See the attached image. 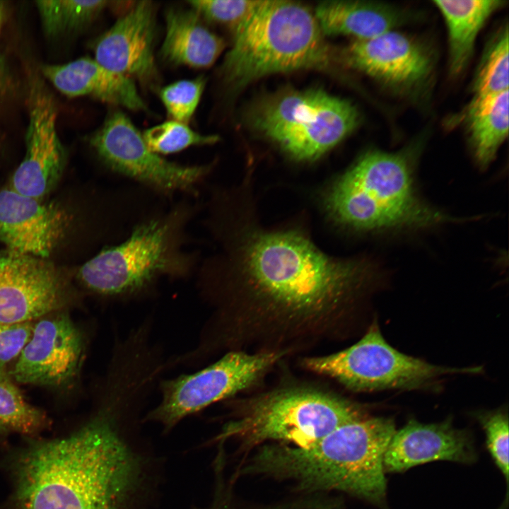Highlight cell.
I'll return each mask as SVG.
<instances>
[{
  "instance_id": "23",
  "label": "cell",
  "mask_w": 509,
  "mask_h": 509,
  "mask_svg": "<svg viewBox=\"0 0 509 509\" xmlns=\"http://www.w3.org/2000/svg\"><path fill=\"white\" fill-rule=\"evenodd\" d=\"M445 21L448 38L449 70L460 74L471 60L476 37L489 17L504 6L501 0L433 1Z\"/></svg>"
},
{
  "instance_id": "6",
  "label": "cell",
  "mask_w": 509,
  "mask_h": 509,
  "mask_svg": "<svg viewBox=\"0 0 509 509\" xmlns=\"http://www.w3.org/2000/svg\"><path fill=\"white\" fill-rule=\"evenodd\" d=\"M413 163L406 151L371 150L328 189L324 204L340 223L375 231L420 228L448 221L417 195Z\"/></svg>"
},
{
  "instance_id": "7",
  "label": "cell",
  "mask_w": 509,
  "mask_h": 509,
  "mask_svg": "<svg viewBox=\"0 0 509 509\" xmlns=\"http://www.w3.org/2000/svg\"><path fill=\"white\" fill-rule=\"evenodd\" d=\"M230 416L215 440L234 439L249 450L270 443L306 447L367 416L357 404L333 391L296 384L238 401Z\"/></svg>"
},
{
  "instance_id": "26",
  "label": "cell",
  "mask_w": 509,
  "mask_h": 509,
  "mask_svg": "<svg viewBox=\"0 0 509 509\" xmlns=\"http://www.w3.org/2000/svg\"><path fill=\"white\" fill-rule=\"evenodd\" d=\"M49 424L46 414L25 400L10 378L0 380V433L37 437Z\"/></svg>"
},
{
  "instance_id": "18",
  "label": "cell",
  "mask_w": 509,
  "mask_h": 509,
  "mask_svg": "<svg viewBox=\"0 0 509 509\" xmlns=\"http://www.w3.org/2000/svg\"><path fill=\"white\" fill-rule=\"evenodd\" d=\"M476 452L469 431L455 428L452 419L435 423L409 420L393 435L384 456L385 471L402 472L436 460L470 464Z\"/></svg>"
},
{
  "instance_id": "29",
  "label": "cell",
  "mask_w": 509,
  "mask_h": 509,
  "mask_svg": "<svg viewBox=\"0 0 509 509\" xmlns=\"http://www.w3.org/2000/svg\"><path fill=\"white\" fill-rule=\"evenodd\" d=\"M477 419L486 434V446L495 464L508 481V417L501 411L480 414Z\"/></svg>"
},
{
  "instance_id": "4",
  "label": "cell",
  "mask_w": 509,
  "mask_h": 509,
  "mask_svg": "<svg viewBox=\"0 0 509 509\" xmlns=\"http://www.w3.org/2000/svg\"><path fill=\"white\" fill-rule=\"evenodd\" d=\"M198 210V203L183 199L150 213L86 260L76 272L79 282L104 301L124 303L152 296L164 279L190 277L200 260L188 249L187 230Z\"/></svg>"
},
{
  "instance_id": "33",
  "label": "cell",
  "mask_w": 509,
  "mask_h": 509,
  "mask_svg": "<svg viewBox=\"0 0 509 509\" xmlns=\"http://www.w3.org/2000/svg\"><path fill=\"white\" fill-rule=\"evenodd\" d=\"M3 16H4V5H3V2L0 1V26H1V22H2Z\"/></svg>"
},
{
  "instance_id": "14",
  "label": "cell",
  "mask_w": 509,
  "mask_h": 509,
  "mask_svg": "<svg viewBox=\"0 0 509 509\" xmlns=\"http://www.w3.org/2000/svg\"><path fill=\"white\" fill-rule=\"evenodd\" d=\"M86 351L85 333L67 313L45 317L34 324L10 373L23 384L69 385L79 377Z\"/></svg>"
},
{
  "instance_id": "3",
  "label": "cell",
  "mask_w": 509,
  "mask_h": 509,
  "mask_svg": "<svg viewBox=\"0 0 509 509\" xmlns=\"http://www.w3.org/2000/svg\"><path fill=\"white\" fill-rule=\"evenodd\" d=\"M395 431L392 419L365 416L306 447L259 446L237 474L286 481L305 493H344L384 507V456Z\"/></svg>"
},
{
  "instance_id": "5",
  "label": "cell",
  "mask_w": 509,
  "mask_h": 509,
  "mask_svg": "<svg viewBox=\"0 0 509 509\" xmlns=\"http://www.w3.org/2000/svg\"><path fill=\"white\" fill-rule=\"evenodd\" d=\"M334 59L308 7L291 1H258L234 29L222 73L229 85L239 88L269 74L328 69Z\"/></svg>"
},
{
  "instance_id": "10",
  "label": "cell",
  "mask_w": 509,
  "mask_h": 509,
  "mask_svg": "<svg viewBox=\"0 0 509 509\" xmlns=\"http://www.w3.org/2000/svg\"><path fill=\"white\" fill-rule=\"evenodd\" d=\"M305 370L330 378L356 392L415 389L444 375L476 373L479 368H451L406 355L390 345L374 322L352 346L329 355L305 357Z\"/></svg>"
},
{
  "instance_id": "8",
  "label": "cell",
  "mask_w": 509,
  "mask_h": 509,
  "mask_svg": "<svg viewBox=\"0 0 509 509\" xmlns=\"http://www.w3.org/2000/svg\"><path fill=\"white\" fill-rule=\"evenodd\" d=\"M251 120L290 156L312 160L350 134L360 122V114L351 102L316 88L269 97Z\"/></svg>"
},
{
  "instance_id": "12",
  "label": "cell",
  "mask_w": 509,
  "mask_h": 509,
  "mask_svg": "<svg viewBox=\"0 0 509 509\" xmlns=\"http://www.w3.org/2000/svg\"><path fill=\"white\" fill-rule=\"evenodd\" d=\"M67 278L45 259L0 252V323L32 322L66 305Z\"/></svg>"
},
{
  "instance_id": "21",
  "label": "cell",
  "mask_w": 509,
  "mask_h": 509,
  "mask_svg": "<svg viewBox=\"0 0 509 509\" xmlns=\"http://www.w3.org/2000/svg\"><path fill=\"white\" fill-rule=\"evenodd\" d=\"M165 35L160 57L174 65L194 68L211 66L224 48V41L191 10L170 8L165 13Z\"/></svg>"
},
{
  "instance_id": "13",
  "label": "cell",
  "mask_w": 509,
  "mask_h": 509,
  "mask_svg": "<svg viewBox=\"0 0 509 509\" xmlns=\"http://www.w3.org/2000/svg\"><path fill=\"white\" fill-rule=\"evenodd\" d=\"M341 61L385 86L413 94L429 84L434 57L418 40L395 30L364 40H353L340 54Z\"/></svg>"
},
{
  "instance_id": "16",
  "label": "cell",
  "mask_w": 509,
  "mask_h": 509,
  "mask_svg": "<svg viewBox=\"0 0 509 509\" xmlns=\"http://www.w3.org/2000/svg\"><path fill=\"white\" fill-rule=\"evenodd\" d=\"M75 216L58 205L0 191V242L8 250L46 259L63 240Z\"/></svg>"
},
{
  "instance_id": "15",
  "label": "cell",
  "mask_w": 509,
  "mask_h": 509,
  "mask_svg": "<svg viewBox=\"0 0 509 509\" xmlns=\"http://www.w3.org/2000/svg\"><path fill=\"white\" fill-rule=\"evenodd\" d=\"M28 113L25 155L13 175L11 189L42 199L61 176L66 153L57 134L54 100L40 80L30 83Z\"/></svg>"
},
{
  "instance_id": "19",
  "label": "cell",
  "mask_w": 509,
  "mask_h": 509,
  "mask_svg": "<svg viewBox=\"0 0 509 509\" xmlns=\"http://www.w3.org/2000/svg\"><path fill=\"white\" fill-rule=\"evenodd\" d=\"M44 76L69 97L88 95L134 111L146 105L131 78L112 71L93 59L83 57L62 65H44Z\"/></svg>"
},
{
  "instance_id": "1",
  "label": "cell",
  "mask_w": 509,
  "mask_h": 509,
  "mask_svg": "<svg viewBox=\"0 0 509 509\" xmlns=\"http://www.w3.org/2000/svg\"><path fill=\"white\" fill-rule=\"evenodd\" d=\"M206 226L219 245L195 273L209 310L195 342L206 358L247 349L288 356L333 339L375 273L367 260L328 256L298 231L243 237L215 216Z\"/></svg>"
},
{
  "instance_id": "20",
  "label": "cell",
  "mask_w": 509,
  "mask_h": 509,
  "mask_svg": "<svg viewBox=\"0 0 509 509\" xmlns=\"http://www.w3.org/2000/svg\"><path fill=\"white\" fill-rule=\"evenodd\" d=\"M314 14L324 35H346L354 40L394 30L409 19L407 12L395 6L363 1L322 2Z\"/></svg>"
},
{
  "instance_id": "31",
  "label": "cell",
  "mask_w": 509,
  "mask_h": 509,
  "mask_svg": "<svg viewBox=\"0 0 509 509\" xmlns=\"http://www.w3.org/2000/svg\"><path fill=\"white\" fill-rule=\"evenodd\" d=\"M33 326L32 322L0 323V380L9 378L6 365L19 356L31 337Z\"/></svg>"
},
{
  "instance_id": "17",
  "label": "cell",
  "mask_w": 509,
  "mask_h": 509,
  "mask_svg": "<svg viewBox=\"0 0 509 509\" xmlns=\"http://www.w3.org/2000/svg\"><path fill=\"white\" fill-rule=\"evenodd\" d=\"M155 35L153 3L135 2L96 40L94 59L117 74L150 82L157 74L153 55Z\"/></svg>"
},
{
  "instance_id": "22",
  "label": "cell",
  "mask_w": 509,
  "mask_h": 509,
  "mask_svg": "<svg viewBox=\"0 0 509 509\" xmlns=\"http://www.w3.org/2000/svg\"><path fill=\"white\" fill-rule=\"evenodd\" d=\"M508 90L485 98H472L453 119L464 127L478 164L486 168L508 134Z\"/></svg>"
},
{
  "instance_id": "28",
  "label": "cell",
  "mask_w": 509,
  "mask_h": 509,
  "mask_svg": "<svg viewBox=\"0 0 509 509\" xmlns=\"http://www.w3.org/2000/svg\"><path fill=\"white\" fill-rule=\"evenodd\" d=\"M203 76L180 80L163 87L160 98L172 120L187 124L194 115L204 89Z\"/></svg>"
},
{
  "instance_id": "25",
  "label": "cell",
  "mask_w": 509,
  "mask_h": 509,
  "mask_svg": "<svg viewBox=\"0 0 509 509\" xmlns=\"http://www.w3.org/2000/svg\"><path fill=\"white\" fill-rule=\"evenodd\" d=\"M108 3L106 0L35 1L45 32L50 36L84 28L107 6Z\"/></svg>"
},
{
  "instance_id": "9",
  "label": "cell",
  "mask_w": 509,
  "mask_h": 509,
  "mask_svg": "<svg viewBox=\"0 0 509 509\" xmlns=\"http://www.w3.org/2000/svg\"><path fill=\"white\" fill-rule=\"evenodd\" d=\"M284 356L230 351L194 372L164 377L157 387L158 402L146 411L143 422L158 424L168 433L185 418L254 387Z\"/></svg>"
},
{
  "instance_id": "24",
  "label": "cell",
  "mask_w": 509,
  "mask_h": 509,
  "mask_svg": "<svg viewBox=\"0 0 509 509\" xmlns=\"http://www.w3.org/2000/svg\"><path fill=\"white\" fill-rule=\"evenodd\" d=\"M508 27L502 26L487 42L471 85L473 98L508 90Z\"/></svg>"
},
{
  "instance_id": "32",
  "label": "cell",
  "mask_w": 509,
  "mask_h": 509,
  "mask_svg": "<svg viewBox=\"0 0 509 509\" xmlns=\"http://www.w3.org/2000/svg\"><path fill=\"white\" fill-rule=\"evenodd\" d=\"M209 509H240L233 501L232 494L226 491H216Z\"/></svg>"
},
{
  "instance_id": "27",
  "label": "cell",
  "mask_w": 509,
  "mask_h": 509,
  "mask_svg": "<svg viewBox=\"0 0 509 509\" xmlns=\"http://www.w3.org/2000/svg\"><path fill=\"white\" fill-rule=\"evenodd\" d=\"M148 148L158 155L180 152L193 146H205L219 141L217 135L198 133L186 124L170 120L146 129L142 134Z\"/></svg>"
},
{
  "instance_id": "30",
  "label": "cell",
  "mask_w": 509,
  "mask_h": 509,
  "mask_svg": "<svg viewBox=\"0 0 509 509\" xmlns=\"http://www.w3.org/2000/svg\"><path fill=\"white\" fill-rule=\"evenodd\" d=\"M258 1L196 0L189 3L193 10L208 21L233 27L249 15Z\"/></svg>"
},
{
  "instance_id": "11",
  "label": "cell",
  "mask_w": 509,
  "mask_h": 509,
  "mask_svg": "<svg viewBox=\"0 0 509 509\" xmlns=\"http://www.w3.org/2000/svg\"><path fill=\"white\" fill-rule=\"evenodd\" d=\"M89 143L107 170L163 197L178 193L197 196L198 187L211 170V165L180 164L153 153L120 110L108 115Z\"/></svg>"
},
{
  "instance_id": "2",
  "label": "cell",
  "mask_w": 509,
  "mask_h": 509,
  "mask_svg": "<svg viewBox=\"0 0 509 509\" xmlns=\"http://www.w3.org/2000/svg\"><path fill=\"white\" fill-rule=\"evenodd\" d=\"M139 426L124 406L102 399L65 435L26 437L4 461V509H141L150 482L132 442Z\"/></svg>"
}]
</instances>
